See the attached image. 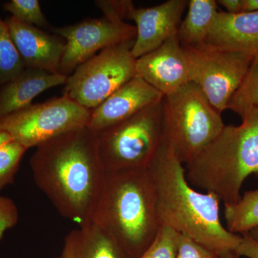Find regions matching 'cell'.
I'll use <instances>...</instances> for the list:
<instances>
[{"mask_svg": "<svg viewBox=\"0 0 258 258\" xmlns=\"http://www.w3.org/2000/svg\"><path fill=\"white\" fill-rule=\"evenodd\" d=\"M91 222L111 236L127 257H140L161 227L148 169L106 171Z\"/></svg>", "mask_w": 258, "mask_h": 258, "instance_id": "obj_3", "label": "cell"}, {"mask_svg": "<svg viewBox=\"0 0 258 258\" xmlns=\"http://www.w3.org/2000/svg\"><path fill=\"white\" fill-rule=\"evenodd\" d=\"M217 3L224 7L230 14H239L243 12L244 0H219Z\"/></svg>", "mask_w": 258, "mask_h": 258, "instance_id": "obj_28", "label": "cell"}, {"mask_svg": "<svg viewBox=\"0 0 258 258\" xmlns=\"http://www.w3.org/2000/svg\"><path fill=\"white\" fill-rule=\"evenodd\" d=\"M239 257H240V256L237 255V254L232 253V254H229V255L227 256V257H222V258H239Z\"/></svg>", "mask_w": 258, "mask_h": 258, "instance_id": "obj_33", "label": "cell"}, {"mask_svg": "<svg viewBox=\"0 0 258 258\" xmlns=\"http://www.w3.org/2000/svg\"><path fill=\"white\" fill-rule=\"evenodd\" d=\"M225 125L221 113L195 83H187L163 98L164 141L181 164L192 160Z\"/></svg>", "mask_w": 258, "mask_h": 258, "instance_id": "obj_5", "label": "cell"}, {"mask_svg": "<svg viewBox=\"0 0 258 258\" xmlns=\"http://www.w3.org/2000/svg\"><path fill=\"white\" fill-rule=\"evenodd\" d=\"M240 125H225L216 138L186 164L194 186L215 194L224 205L237 203L244 180L258 173V108Z\"/></svg>", "mask_w": 258, "mask_h": 258, "instance_id": "obj_4", "label": "cell"}, {"mask_svg": "<svg viewBox=\"0 0 258 258\" xmlns=\"http://www.w3.org/2000/svg\"><path fill=\"white\" fill-rule=\"evenodd\" d=\"M16 220L10 217L1 216L0 217V241L2 240L5 232L8 229L12 228L16 225Z\"/></svg>", "mask_w": 258, "mask_h": 258, "instance_id": "obj_29", "label": "cell"}, {"mask_svg": "<svg viewBox=\"0 0 258 258\" xmlns=\"http://www.w3.org/2000/svg\"><path fill=\"white\" fill-rule=\"evenodd\" d=\"M207 43L230 52L258 55V11L230 14L218 12Z\"/></svg>", "mask_w": 258, "mask_h": 258, "instance_id": "obj_15", "label": "cell"}, {"mask_svg": "<svg viewBox=\"0 0 258 258\" xmlns=\"http://www.w3.org/2000/svg\"><path fill=\"white\" fill-rule=\"evenodd\" d=\"M30 164L37 187L61 216L79 227L91 223L106 173L96 134L84 127L49 139Z\"/></svg>", "mask_w": 258, "mask_h": 258, "instance_id": "obj_1", "label": "cell"}, {"mask_svg": "<svg viewBox=\"0 0 258 258\" xmlns=\"http://www.w3.org/2000/svg\"><path fill=\"white\" fill-rule=\"evenodd\" d=\"M235 253L238 256H244L248 258H258V242L248 235L244 234L242 240Z\"/></svg>", "mask_w": 258, "mask_h": 258, "instance_id": "obj_27", "label": "cell"}, {"mask_svg": "<svg viewBox=\"0 0 258 258\" xmlns=\"http://www.w3.org/2000/svg\"><path fill=\"white\" fill-rule=\"evenodd\" d=\"M164 97L142 78L136 76L91 110L87 127L95 134L100 133L128 119Z\"/></svg>", "mask_w": 258, "mask_h": 258, "instance_id": "obj_11", "label": "cell"}, {"mask_svg": "<svg viewBox=\"0 0 258 258\" xmlns=\"http://www.w3.org/2000/svg\"><path fill=\"white\" fill-rule=\"evenodd\" d=\"M95 3L102 10L105 17L122 21L128 19L129 13L135 8L133 3L129 0H101Z\"/></svg>", "mask_w": 258, "mask_h": 258, "instance_id": "obj_26", "label": "cell"}, {"mask_svg": "<svg viewBox=\"0 0 258 258\" xmlns=\"http://www.w3.org/2000/svg\"><path fill=\"white\" fill-rule=\"evenodd\" d=\"M253 108H258V55L254 57L238 89L229 102L227 109L241 118Z\"/></svg>", "mask_w": 258, "mask_h": 258, "instance_id": "obj_21", "label": "cell"}, {"mask_svg": "<svg viewBox=\"0 0 258 258\" xmlns=\"http://www.w3.org/2000/svg\"><path fill=\"white\" fill-rule=\"evenodd\" d=\"M57 258H60V257H57Z\"/></svg>", "mask_w": 258, "mask_h": 258, "instance_id": "obj_34", "label": "cell"}, {"mask_svg": "<svg viewBox=\"0 0 258 258\" xmlns=\"http://www.w3.org/2000/svg\"><path fill=\"white\" fill-rule=\"evenodd\" d=\"M25 70L9 28L0 17V86L18 77Z\"/></svg>", "mask_w": 258, "mask_h": 258, "instance_id": "obj_20", "label": "cell"}, {"mask_svg": "<svg viewBox=\"0 0 258 258\" xmlns=\"http://www.w3.org/2000/svg\"><path fill=\"white\" fill-rule=\"evenodd\" d=\"M248 235L254 239V240L257 241L258 242V228L253 229L248 232Z\"/></svg>", "mask_w": 258, "mask_h": 258, "instance_id": "obj_32", "label": "cell"}, {"mask_svg": "<svg viewBox=\"0 0 258 258\" xmlns=\"http://www.w3.org/2000/svg\"><path fill=\"white\" fill-rule=\"evenodd\" d=\"M184 49L189 81L198 85L213 107L222 113L245 77L254 57L203 44Z\"/></svg>", "mask_w": 258, "mask_h": 258, "instance_id": "obj_9", "label": "cell"}, {"mask_svg": "<svg viewBox=\"0 0 258 258\" xmlns=\"http://www.w3.org/2000/svg\"><path fill=\"white\" fill-rule=\"evenodd\" d=\"M67 76L27 69L0 86V119L27 108L37 96L51 88L64 85Z\"/></svg>", "mask_w": 258, "mask_h": 258, "instance_id": "obj_16", "label": "cell"}, {"mask_svg": "<svg viewBox=\"0 0 258 258\" xmlns=\"http://www.w3.org/2000/svg\"><path fill=\"white\" fill-rule=\"evenodd\" d=\"M176 258H220L210 249L184 234L179 233Z\"/></svg>", "mask_w": 258, "mask_h": 258, "instance_id": "obj_25", "label": "cell"}, {"mask_svg": "<svg viewBox=\"0 0 258 258\" xmlns=\"http://www.w3.org/2000/svg\"><path fill=\"white\" fill-rule=\"evenodd\" d=\"M178 235L170 227L161 226L155 240L139 258H176Z\"/></svg>", "mask_w": 258, "mask_h": 258, "instance_id": "obj_24", "label": "cell"}, {"mask_svg": "<svg viewBox=\"0 0 258 258\" xmlns=\"http://www.w3.org/2000/svg\"><path fill=\"white\" fill-rule=\"evenodd\" d=\"M5 20L25 69L58 74L66 50L63 38L22 23L12 16Z\"/></svg>", "mask_w": 258, "mask_h": 258, "instance_id": "obj_14", "label": "cell"}, {"mask_svg": "<svg viewBox=\"0 0 258 258\" xmlns=\"http://www.w3.org/2000/svg\"><path fill=\"white\" fill-rule=\"evenodd\" d=\"M147 169L154 183L161 226L188 236L220 258L235 253L242 237L222 225L220 199L190 186L183 164L164 141Z\"/></svg>", "mask_w": 258, "mask_h": 258, "instance_id": "obj_2", "label": "cell"}, {"mask_svg": "<svg viewBox=\"0 0 258 258\" xmlns=\"http://www.w3.org/2000/svg\"><path fill=\"white\" fill-rule=\"evenodd\" d=\"M3 9L22 23L45 30H52L42 12L38 0H11L3 5Z\"/></svg>", "mask_w": 258, "mask_h": 258, "instance_id": "obj_22", "label": "cell"}, {"mask_svg": "<svg viewBox=\"0 0 258 258\" xmlns=\"http://www.w3.org/2000/svg\"><path fill=\"white\" fill-rule=\"evenodd\" d=\"M96 137L105 171L147 169L164 143L163 99Z\"/></svg>", "mask_w": 258, "mask_h": 258, "instance_id": "obj_6", "label": "cell"}, {"mask_svg": "<svg viewBox=\"0 0 258 258\" xmlns=\"http://www.w3.org/2000/svg\"><path fill=\"white\" fill-rule=\"evenodd\" d=\"M11 140H13V139L11 138L9 134L0 130V147Z\"/></svg>", "mask_w": 258, "mask_h": 258, "instance_id": "obj_31", "label": "cell"}, {"mask_svg": "<svg viewBox=\"0 0 258 258\" xmlns=\"http://www.w3.org/2000/svg\"><path fill=\"white\" fill-rule=\"evenodd\" d=\"M137 76L164 96L190 82L184 49L176 35L147 55L137 59Z\"/></svg>", "mask_w": 258, "mask_h": 258, "instance_id": "obj_13", "label": "cell"}, {"mask_svg": "<svg viewBox=\"0 0 258 258\" xmlns=\"http://www.w3.org/2000/svg\"><path fill=\"white\" fill-rule=\"evenodd\" d=\"M187 6L186 0H169L152 8H134L128 15L137 30L132 50L134 57L147 55L175 36Z\"/></svg>", "mask_w": 258, "mask_h": 258, "instance_id": "obj_12", "label": "cell"}, {"mask_svg": "<svg viewBox=\"0 0 258 258\" xmlns=\"http://www.w3.org/2000/svg\"><path fill=\"white\" fill-rule=\"evenodd\" d=\"M226 229L233 234L258 228V189L246 191L237 203L225 205Z\"/></svg>", "mask_w": 258, "mask_h": 258, "instance_id": "obj_19", "label": "cell"}, {"mask_svg": "<svg viewBox=\"0 0 258 258\" xmlns=\"http://www.w3.org/2000/svg\"><path fill=\"white\" fill-rule=\"evenodd\" d=\"M91 110L66 95L35 103L0 119V130L27 149L87 127Z\"/></svg>", "mask_w": 258, "mask_h": 258, "instance_id": "obj_8", "label": "cell"}, {"mask_svg": "<svg viewBox=\"0 0 258 258\" xmlns=\"http://www.w3.org/2000/svg\"><path fill=\"white\" fill-rule=\"evenodd\" d=\"M60 258L128 257L111 236L91 222L66 235Z\"/></svg>", "mask_w": 258, "mask_h": 258, "instance_id": "obj_17", "label": "cell"}, {"mask_svg": "<svg viewBox=\"0 0 258 258\" xmlns=\"http://www.w3.org/2000/svg\"><path fill=\"white\" fill-rule=\"evenodd\" d=\"M258 11V0H244L243 12L250 13Z\"/></svg>", "mask_w": 258, "mask_h": 258, "instance_id": "obj_30", "label": "cell"}, {"mask_svg": "<svg viewBox=\"0 0 258 258\" xmlns=\"http://www.w3.org/2000/svg\"><path fill=\"white\" fill-rule=\"evenodd\" d=\"M134 40L106 47L80 64L68 77L63 94L93 110L137 76Z\"/></svg>", "mask_w": 258, "mask_h": 258, "instance_id": "obj_7", "label": "cell"}, {"mask_svg": "<svg viewBox=\"0 0 258 258\" xmlns=\"http://www.w3.org/2000/svg\"><path fill=\"white\" fill-rule=\"evenodd\" d=\"M28 150L14 140L0 147V190L14 181L20 161Z\"/></svg>", "mask_w": 258, "mask_h": 258, "instance_id": "obj_23", "label": "cell"}, {"mask_svg": "<svg viewBox=\"0 0 258 258\" xmlns=\"http://www.w3.org/2000/svg\"><path fill=\"white\" fill-rule=\"evenodd\" d=\"M66 42L58 74L69 77L80 64L106 47L137 37L136 26L107 17L83 20L75 25L52 28Z\"/></svg>", "mask_w": 258, "mask_h": 258, "instance_id": "obj_10", "label": "cell"}, {"mask_svg": "<svg viewBox=\"0 0 258 258\" xmlns=\"http://www.w3.org/2000/svg\"><path fill=\"white\" fill-rule=\"evenodd\" d=\"M184 20L178 29L176 37L182 47H195L206 43L218 13L215 0H190Z\"/></svg>", "mask_w": 258, "mask_h": 258, "instance_id": "obj_18", "label": "cell"}]
</instances>
